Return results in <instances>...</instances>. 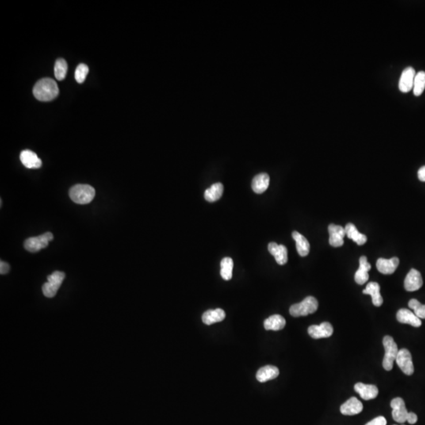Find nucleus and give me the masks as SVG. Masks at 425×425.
<instances>
[{
    "mask_svg": "<svg viewBox=\"0 0 425 425\" xmlns=\"http://www.w3.org/2000/svg\"><path fill=\"white\" fill-rule=\"evenodd\" d=\"M59 94V89L56 81L51 78H43L40 80L33 88L35 98L42 102L55 100Z\"/></svg>",
    "mask_w": 425,
    "mask_h": 425,
    "instance_id": "f257e3e1",
    "label": "nucleus"
},
{
    "mask_svg": "<svg viewBox=\"0 0 425 425\" xmlns=\"http://www.w3.org/2000/svg\"><path fill=\"white\" fill-rule=\"evenodd\" d=\"M96 196L94 188L88 185H77L72 187L70 190V197L72 201L80 205H86L93 201Z\"/></svg>",
    "mask_w": 425,
    "mask_h": 425,
    "instance_id": "f03ea898",
    "label": "nucleus"
},
{
    "mask_svg": "<svg viewBox=\"0 0 425 425\" xmlns=\"http://www.w3.org/2000/svg\"><path fill=\"white\" fill-rule=\"evenodd\" d=\"M318 302L315 297L308 296L300 303L294 304L290 307V315L295 318L307 316L318 311Z\"/></svg>",
    "mask_w": 425,
    "mask_h": 425,
    "instance_id": "7ed1b4c3",
    "label": "nucleus"
},
{
    "mask_svg": "<svg viewBox=\"0 0 425 425\" xmlns=\"http://www.w3.org/2000/svg\"><path fill=\"white\" fill-rule=\"evenodd\" d=\"M383 344L385 349V355L383 360V367L387 371L393 369L394 361L396 360L399 349L397 344L392 337L386 335L383 339Z\"/></svg>",
    "mask_w": 425,
    "mask_h": 425,
    "instance_id": "20e7f679",
    "label": "nucleus"
},
{
    "mask_svg": "<svg viewBox=\"0 0 425 425\" xmlns=\"http://www.w3.org/2000/svg\"><path fill=\"white\" fill-rule=\"evenodd\" d=\"M65 277V273L60 271H55L49 275L47 277V282L43 284L42 288L43 295L47 298L55 297Z\"/></svg>",
    "mask_w": 425,
    "mask_h": 425,
    "instance_id": "39448f33",
    "label": "nucleus"
},
{
    "mask_svg": "<svg viewBox=\"0 0 425 425\" xmlns=\"http://www.w3.org/2000/svg\"><path fill=\"white\" fill-rule=\"evenodd\" d=\"M54 239L51 232H46L36 237H30L25 240V248L29 252L35 253L40 251L42 249L46 248L49 244L50 241Z\"/></svg>",
    "mask_w": 425,
    "mask_h": 425,
    "instance_id": "423d86ee",
    "label": "nucleus"
},
{
    "mask_svg": "<svg viewBox=\"0 0 425 425\" xmlns=\"http://www.w3.org/2000/svg\"><path fill=\"white\" fill-rule=\"evenodd\" d=\"M396 362L401 370L408 376H411L414 373V366L413 363L412 355L407 349L399 350Z\"/></svg>",
    "mask_w": 425,
    "mask_h": 425,
    "instance_id": "0eeeda50",
    "label": "nucleus"
},
{
    "mask_svg": "<svg viewBox=\"0 0 425 425\" xmlns=\"http://www.w3.org/2000/svg\"><path fill=\"white\" fill-rule=\"evenodd\" d=\"M391 407L392 408V417L395 422L400 424L407 422L409 412L402 398H395L391 401Z\"/></svg>",
    "mask_w": 425,
    "mask_h": 425,
    "instance_id": "6e6552de",
    "label": "nucleus"
},
{
    "mask_svg": "<svg viewBox=\"0 0 425 425\" xmlns=\"http://www.w3.org/2000/svg\"><path fill=\"white\" fill-rule=\"evenodd\" d=\"M416 74L415 70L411 66L403 70L399 82V89L402 93H407L412 90Z\"/></svg>",
    "mask_w": 425,
    "mask_h": 425,
    "instance_id": "1a4fd4ad",
    "label": "nucleus"
},
{
    "mask_svg": "<svg viewBox=\"0 0 425 425\" xmlns=\"http://www.w3.org/2000/svg\"><path fill=\"white\" fill-rule=\"evenodd\" d=\"M333 331L332 325L328 322H323L319 325H311L308 328L309 335L315 339L328 338L332 335Z\"/></svg>",
    "mask_w": 425,
    "mask_h": 425,
    "instance_id": "9d476101",
    "label": "nucleus"
},
{
    "mask_svg": "<svg viewBox=\"0 0 425 425\" xmlns=\"http://www.w3.org/2000/svg\"><path fill=\"white\" fill-rule=\"evenodd\" d=\"M422 285H423V279L421 273L417 269H411L405 279V289L408 292H415L422 288Z\"/></svg>",
    "mask_w": 425,
    "mask_h": 425,
    "instance_id": "9b49d317",
    "label": "nucleus"
},
{
    "mask_svg": "<svg viewBox=\"0 0 425 425\" xmlns=\"http://www.w3.org/2000/svg\"><path fill=\"white\" fill-rule=\"evenodd\" d=\"M328 232H329V243L331 247H342L344 243L343 238L346 235L345 228H342V226L331 224L328 226Z\"/></svg>",
    "mask_w": 425,
    "mask_h": 425,
    "instance_id": "f8f14e48",
    "label": "nucleus"
},
{
    "mask_svg": "<svg viewBox=\"0 0 425 425\" xmlns=\"http://www.w3.org/2000/svg\"><path fill=\"white\" fill-rule=\"evenodd\" d=\"M354 390L359 394L361 399L364 400H371L377 397L379 390L377 387L373 384H365L363 383H357L354 385Z\"/></svg>",
    "mask_w": 425,
    "mask_h": 425,
    "instance_id": "ddd939ff",
    "label": "nucleus"
},
{
    "mask_svg": "<svg viewBox=\"0 0 425 425\" xmlns=\"http://www.w3.org/2000/svg\"><path fill=\"white\" fill-rule=\"evenodd\" d=\"M363 410V405L357 398L352 397L341 406L340 412L346 416H353Z\"/></svg>",
    "mask_w": 425,
    "mask_h": 425,
    "instance_id": "4468645a",
    "label": "nucleus"
},
{
    "mask_svg": "<svg viewBox=\"0 0 425 425\" xmlns=\"http://www.w3.org/2000/svg\"><path fill=\"white\" fill-rule=\"evenodd\" d=\"M371 269V265L367 261L365 256H361L359 259V269H357L354 276V280L357 284L362 285L369 281V271Z\"/></svg>",
    "mask_w": 425,
    "mask_h": 425,
    "instance_id": "2eb2a0df",
    "label": "nucleus"
},
{
    "mask_svg": "<svg viewBox=\"0 0 425 425\" xmlns=\"http://www.w3.org/2000/svg\"><path fill=\"white\" fill-rule=\"evenodd\" d=\"M269 251L274 256L275 259L279 265H283L288 262V249L284 245H278L276 243H269Z\"/></svg>",
    "mask_w": 425,
    "mask_h": 425,
    "instance_id": "dca6fc26",
    "label": "nucleus"
},
{
    "mask_svg": "<svg viewBox=\"0 0 425 425\" xmlns=\"http://www.w3.org/2000/svg\"><path fill=\"white\" fill-rule=\"evenodd\" d=\"M399 265V259L398 258H392L391 259L380 258L376 262V268L378 271L385 275L395 273Z\"/></svg>",
    "mask_w": 425,
    "mask_h": 425,
    "instance_id": "f3484780",
    "label": "nucleus"
},
{
    "mask_svg": "<svg viewBox=\"0 0 425 425\" xmlns=\"http://www.w3.org/2000/svg\"><path fill=\"white\" fill-rule=\"evenodd\" d=\"M21 163L28 169H39L42 166V161L37 154L29 150H25L20 155Z\"/></svg>",
    "mask_w": 425,
    "mask_h": 425,
    "instance_id": "a211bd4d",
    "label": "nucleus"
},
{
    "mask_svg": "<svg viewBox=\"0 0 425 425\" xmlns=\"http://www.w3.org/2000/svg\"><path fill=\"white\" fill-rule=\"evenodd\" d=\"M396 317H397V320L402 323H407L416 327H420L422 324L421 319L418 318L414 313L407 309L399 310Z\"/></svg>",
    "mask_w": 425,
    "mask_h": 425,
    "instance_id": "6ab92c4d",
    "label": "nucleus"
},
{
    "mask_svg": "<svg viewBox=\"0 0 425 425\" xmlns=\"http://www.w3.org/2000/svg\"><path fill=\"white\" fill-rule=\"evenodd\" d=\"M280 374L278 368L273 365H266L262 367L256 374V378L261 383L267 382L269 380H274Z\"/></svg>",
    "mask_w": 425,
    "mask_h": 425,
    "instance_id": "aec40b11",
    "label": "nucleus"
},
{
    "mask_svg": "<svg viewBox=\"0 0 425 425\" xmlns=\"http://www.w3.org/2000/svg\"><path fill=\"white\" fill-rule=\"evenodd\" d=\"M269 181L270 179L267 173H260L258 175L255 176L251 184L253 191L257 194H262L269 188Z\"/></svg>",
    "mask_w": 425,
    "mask_h": 425,
    "instance_id": "412c9836",
    "label": "nucleus"
},
{
    "mask_svg": "<svg viewBox=\"0 0 425 425\" xmlns=\"http://www.w3.org/2000/svg\"><path fill=\"white\" fill-rule=\"evenodd\" d=\"M363 294L372 296L373 305L375 307H380L384 303V299L380 295V287L378 283H369L367 284L366 288L363 290Z\"/></svg>",
    "mask_w": 425,
    "mask_h": 425,
    "instance_id": "4be33fe9",
    "label": "nucleus"
},
{
    "mask_svg": "<svg viewBox=\"0 0 425 425\" xmlns=\"http://www.w3.org/2000/svg\"><path fill=\"white\" fill-rule=\"evenodd\" d=\"M225 313L221 309H216V310H211L204 313L203 315V321L207 325H211L212 323L222 321L225 318Z\"/></svg>",
    "mask_w": 425,
    "mask_h": 425,
    "instance_id": "5701e85b",
    "label": "nucleus"
},
{
    "mask_svg": "<svg viewBox=\"0 0 425 425\" xmlns=\"http://www.w3.org/2000/svg\"><path fill=\"white\" fill-rule=\"evenodd\" d=\"M292 237L296 241V248H297L299 255L301 257H306V256L308 255L311 246H310V243H309L307 238L304 237L302 234L299 233L297 231H294L292 232Z\"/></svg>",
    "mask_w": 425,
    "mask_h": 425,
    "instance_id": "b1692460",
    "label": "nucleus"
},
{
    "mask_svg": "<svg viewBox=\"0 0 425 425\" xmlns=\"http://www.w3.org/2000/svg\"><path fill=\"white\" fill-rule=\"evenodd\" d=\"M285 325H286V320L282 316L279 315L269 317L264 322V327L266 330L280 331L282 330Z\"/></svg>",
    "mask_w": 425,
    "mask_h": 425,
    "instance_id": "393cba45",
    "label": "nucleus"
},
{
    "mask_svg": "<svg viewBox=\"0 0 425 425\" xmlns=\"http://www.w3.org/2000/svg\"><path fill=\"white\" fill-rule=\"evenodd\" d=\"M344 228L345 231H346V235H347V237H348L349 239L354 241L357 245L361 246V245H364L366 243V235L359 232L354 224L349 223V224H346V227H345Z\"/></svg>",
    "mask_w": 425,
    "mask_h": 425,
    "instance_id": "a878e982",
    "label": "nucleus"
},
{
    "mask_svg": "<svg viewBox=\"0 0 425 425\" xmlns=\"http://www.w3.org/2000/svg\"><path fill=\"white\" fill-rule=\"evenodd\" d=\"M224 192V186L220 183H216L205 191L204 197L210 203L217 201L221 198Z\"/></svg>",
    "mask_w": 425,
    "mask_h": 425,
    "instance_id": "bb28decb",
    "label": "nucleus"
},
{
    "mask_svg": "<svg viewBox=\"0 0 425 425\" xmlns=\"http://www.w3.org/2000/svg\"><path fill=\"white\" fill-rule=\"evenodd\" d=\"M233 260L231 258H223L220 262V276L224 281H230L232 278Z\"/></svg>",
    "mask_w": 425,
    "mask_h": 425,
    "instance_id": "cd10ccee",
    "label": "nucleus"
},
{
    "mask_svg": "<svg viewBox=\"0 0 425 425\" xmlns=\"http://www.w3.org/2000/svg\"><path fill=\"white\" fill-rule=\"evenodd\" d=\"M425 89V72L420 71L416 74L414 79V96H420L423 94Z\"/></svg>",
    "mask_w": 425,
    "mask_h": 425,
    "instance_id": "c85d7f7f",
    "label": "nucleus"
},
{
    "mask_svg": "<svg viewBox=\"0 0 425 425\" xmlns=\"http://www.w3.org/2000/svg\"><path fill=\"white\" fill-rule=\"evenodd\" d=\"M68 70V65L65 59H57L55 65V75L57 80L62 81L66 78Z\"/></svg>",
    "mask_w": 425,
    "mask_h": 425,
    "instance_id": "c756f323",
    "label": "nucleus"
},
{
    "mask_svg": "<svg viewBox=\"0 0 425 425\" xmlns=\"http://www.w3.org/2000/svg\"><path fill=\"white\" fill-rule=\"evenodd\" d=\"M409 307L414 310V314L420 319H425V305H423L417 299H411L408 303Z\"/></svg>",
    "mask_w": 425,
    "mask_h": 425,
    "instance_id": "7c9ffc66",
    "label": "nucleus"
},
{
    "mask_svg": "<svg viewBox=\"0 0 425 425\" xmlns=\"http://www.w3.org/2000/svg\"><path fill=\"white\" fill-rule=\"evenodd\" d=\"M89 66L87 65L80 64L77 66L75 71V79L79 84L83 83L86 79L87 75L89 74Z\"/></svg>",
    "mask_w": 425,
    "mask_h": 425,
    "instance_id": "2f4dec72",
    "label": "nucleus"
},
{
    "mask_svg": "<svg viewBox=\"0 0 425 425\" xmlns=\"http://www.w3.org/2000/svg\"><path fill=\"white\" fill-rule=\"evenodd\" d=\"M365 425H387V420L382 416L377 417Z\"/></svg>",
    "mask_w": 425,
    "mask_h": 425,
    "instance_id": "473e14b6",
    "label": "nucleus"
},
{
    "mask_svg": "<svg viewBox=\"0 0 425 425\" xmlns=\"http://www.w3.org/2000/svg\"><path fill=\"white\" fill-rule=\"evenodd\" d=\"M9 269H10V267H9V265L6 262H2V261L0 262V273L1 274L5 275L9 273Z\"/></svg>",
    "mask_w": 425,
    "mask_h": 425,
    "instance_id": "72a5a7b5",
    "label": "nucleus"
},
{
    "mask_svg": "<svg viewBox=\"0 0 425 425\" xmlns=\"http://www.w3.org/2000/svg\"><path fill=\"white\" fill-rule=\"evenodd\" d=\"M407 422L410 425H414L418 422V416L414 413L410 412L408 414V416H407Z\"/></svg>",
    "mask_w": 425,
    "mask_h": 425,
    "instance_id": "f704fd0d",
    "label": "nucleus"
},
{
    "mask_svg": "<svg viewBox=\"0 0 425 425\" xmlns=\"http://www.w3.org/2000/svg\"><path fill=\"white\" fill-rule=\"evenodd\" d=\"M418 179L422 182H425V166H422L418 173Z\"/></svg>",
    "mask_w": 425,
    "mask_h": 425,
    "instance_id": "c9c22d12",
    "label": "nucleus"
}]
</instances>
